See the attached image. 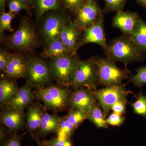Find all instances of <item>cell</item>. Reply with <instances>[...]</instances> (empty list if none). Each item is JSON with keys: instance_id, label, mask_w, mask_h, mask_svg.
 I'll return each instance as SVG.
<instances>
[{"instance_id": "cell-1", "label": "cell", "mask_w": 146, "mask_h": 146, "mask_svg": "<svg viewBox=\"0 0 146 146\" xmlns=\"http://www.w3.org/2000/svg\"><path fill=\"white\" fill-rule=\"evenodd\" d=\"M144 53L131 40L129 36L124 35L112 39L108 44L106 58L125 65L143 60Z\"/></svg>"}, {"instance_id": "cell-2", "label": "cell", "mask_w": 146, "mask_h": 146, "mask_svg": "<svg viewBox=\"0 0 146 146\" xmlns=\"http://www.w3.org/2000/svg\"><path fill=\"white\" fill-rule=\"evenodd\" d=\"M80 61L76 55L68 54L50 59L48 65L52 78L61 86L72 87Z\"/></svg>"}, {"instance_id": "cell-3", "label": "cell", "mask_w": 146, "mask_h": 146, "mask_svg": "<svg viewBox=\"0 0 146 146\" xmlns=\"http://www.w3.org/2000/svg\"><path fill=\"white\" fill-rule=\"evenodd\" d=\"M72 94L69 87L55 85H49L35 91V96L42 101L45 108L56 112L69 107Z\"/></svg>"}, {"instance_id": "cell-4", "label": "cell", "mask_w": 146, "mask_h": 146, "mask_svg": "<svg viewBox=\"0 0 146 146\" xmlns=\"http://www.w3.org/2000/svg\"><path fill=\"white\" fill-rule=\"evenodd\" d=\"M39 44L35 29L29 19L24 18L18 29L11 35L8 44L12 49L27 52L35 48Z\"/></svg>"}, {"instance_id": "cell-5", "label": "cell", "mask_w": 146, "mask_h": 146, "mask_svg": "<svg viewBox=\"0 0 146 146\" xmlns=\"http://www.w3.org/2000/svg\"><path fill=\"white\" fill-rule=\"evenodd\" d=\"M26 61L27 84L37 89L49 85L52 77L48 64L42 58L36 57L27 58Z\"/></svg>"}, {"instance_id": "cell-6", "label": "cell", "mask_w": 146, "mask_h": 146, "mask_svg": "<svg viewBox=\"0 0 146 146\" xmlns=\"http://www.w3.org/2000/svg\"><path fill=\"white\" fill-rule=\"evenodd\" d=\"M99 85L104 86L119 85L129 78L131 71L125 68L121 69L115 61L107 58H96Z\"/></svg>"}, {"instance_id": "cell-7", "label": "cell", "mask_w": 146, "mask_h": 146, "mask_svg": "<svg viewBox=\"0 0 146 146\" xmlns=\"http://www.w3.org/2000/svg\"><path fill=\"white\" fill-rule=\"evenodd\" d=\"M99 85L96 58L80 60L76 72L72 87L74 89L85 87L92 91Z\"/></svg>"}, {"instance_id": "cell-8", "label": "cell", "mask_w": 146, "mask_h": 146, "mask_svg": "<svg viewBox=\"0 0 146 146\" xmlns=\"http://www.w3.org/2000/svg\"><path fill=\"white\" fill-rule=\"evenodd\" d=\"M95 98L101 108L105 117L111 110L112 106L118 102L127 100V97L133 94L126 88L125 84L106 86L105 88L94 91Z\"/></svg>"}, {"instance_id": "cell-9", "label": "cell", "mask_w": 146, "mask_h": 146, "mask_svg": "<svg viewBox=\"0 0 146 146\" xmlns=\"http://www.w3.org/2000/svg\"><path fill=\"white\" fill-rule=\"evenodd\" d=\"M45 14L41 33L47 45L52 41L59 39L62 28L71 20L64 10L50 11Z\"/></svg>"}, {"instance_id": "cell-10", "label": "cell", "mask_w": 146, "mask_h": 146, "mask_svg": "<svg viewBox=\"0 0 146 146\" xmlns=\"http://www.w3.org/2000/svg\"><path fill=\"white\" fill-rule=\"evenodd\" d=\"M103 13L97 0H87L76 13L74 21L81 32L93 25Z\"/></svg>"}, {"instance_id": "cell-11", "label": "cell", "mask_w": 146, "mask_h": 146, "mask_svg": "<svg viewBox=\"0 0 146 146\" xmlns=\"http://www.w3.org/2000/svg\"><path fill=\"white\" fill-rule=\"evenodd\" d=\"M103 16V13L95 23L84 31L81 46L88 44H96L106 52L108 44L105 34Z\"/></svg>"}, {"instance_id": "cell-12", "label": "cell", "mask_w": 146, "mask_h": 146, "mask_svg": "<svg viewBox=\"0 0 146 146\" xmlns=\"http://www.w3.org/2000/svg\"><path fill=\"white\" fill-rule=\"evenodd\" d=\"M81 32L74 21H70L64 25L60 32L59 39L72 55L76 54L81 46Z\"/></svg>"}, {"instance_id": "cell-13", "label": "cell", "mask_w": 146, "mask_h": 146, "mask_svg": "<svg viewBox=\"0 0 146 146\" xmlns=\"http://www.w3.org/2000/svg\"><path fill=\"white\" fill-rule=\"evenodd\" d=\"M97 102L94 91L85 87L74 89L69 107L78 109L89 114L93 105Z\"/></svg>"}, {"instance_id": "cell-14", "label": "cell", "mask_w": 146, "mask_h": 146, "mask_svg": "<svg viewBox=\"0 0 146 146\" xmlns=\"http://www.w3.org/2000/svg\"><path fill=\"white\" fill-rule=\"evenodd\" d=\"M26 117L23 111L5 107L1 113L0 120L1 124L11 133L23 129Z\"/></svg>"}, {"instance_id": "cell-15", "label": "cell", "mask_w": 146, "mask_h": 146, "mask_svg": "<svg viewBox=\"0 0 146 146\" xmlns=\"http://www.w3.org/2000/svg\"><path fill=\"white\" fill-rule=\"evenodd\" d=\"M35 97L32 91V87L26 84L18 88L13 99L5 107L24 111L33 104Z\"/></svg>"}, {"instance_id": "cell-16", "label": "cell", "mask_w": 146, "mask_h": 146, "mask_svg": "<svg viewBox=\"0 0 146 146\" xmlns=\"http://www.w3.org/2000/svg\"><path fill=\"white\" fill-rule=\"evenodd\" d=\"M139 16L136 12L120 11L113 18L112 25L119 29L124 35L130 36Z\"/></svg>"}, {"instance_id": "cell-17", "label": "cell", "mask_w": 146, "mask_h": 146, "mask_svg": "<svg viewBox=\"0 0 146 146\" xmlns=\"http://www.w3.org/2000/svg\"><path fill=\"white\" fill-rule=\"evenodd\" d=\"M26 69V61L23 56L18 54H11L3 74L6 77L12 79L25 78Z\"/></svg>"}, {"instance_id": "cell-18", "label": "cell", "mask_w": 146, "mask_h": 146, "mask_svg": "<svg viewBox=\"0 0 146 146\" xmlns=\"http://www.w3.org/2000/svg\"><path fill=\"white\" fill-rule=\"evenodd\" d=\"M44 114L43 110L37 104H32L28 107L26 125L29 132L33 133L39 130Z\"/></svg>"}, {"instance_id": "cell-19", "label": "cell", "mask_w": 146, "mask_h": 146, "mask_svg": "<svg viewBox=\"0 0 146 146\" xmlns=\"http://www.w3.org/2000/svg\"><path fill=\"white\" fill-rule=\"evenodd\" d=\"M18 89L15 80L7 77L1 78L0 80V106H6L12 100Z\"/></svg>"}, {"instance_id": "cell-20", "label": "cell", "mask_w": 146, "mask_h": 146, "mask_svg": "<svg viewBox=\"0 0 146 146\" xmlns=\"http://www.w3.org/2000/svg\"><path fill=\"white\" fill-rule=\"evenodd\" d=\"M62 119V117L56 114L50 115L48 113H44L41 126L36 132L37 136L34 138L35 140L38 137H44L48 134L53 132L56 133Z\"/></svg>"}, {"instance_id": "cell-21", "label": "cell", "mask_w": 146, "mask_h": 146, "mask_svg": "<svg viewBox=\"0 0 146 146\" xmlns=\"http://www.w3.org/2000/svg\"><path fill=\"white\" fill-rule=\"evenodd\" d=\"M36 20H39L47 12L64 10L59 0H32Z\"/></svg>"}, {"instance_id": "cell-22", "label": "cell", "mask_w": 146, "mask_h": 146, "mask_svg": "<svg viewBox=\"0 0 146 146\" xmlns=\"http://www.w3.org/2000/svg\"><path fill=\"white\" fill-rule=\"evenodd\" d=\"M129 37L144 53H146V23L140 16Z\"/></svg>"}, {"instance_id": "cell-23", "label": "cell", "mask_w": 146, "mask_h": 146, "mask_svg": "<svg viewBox=\"0 0 146 146\" xmlns=\"http://www.w3.org/2000/svg\"><path fill=\"white\" fill-rule=\"evenodd\" d=\"M70 54L60 39L52 41L46 45L42 56L46 58H54L65 54Z\"/></svg>"}, {"instance_id": "cell-24", "label": "cell", "mask_w": 146, "mask_h": 146, "mask_svg": "<svg viewBox=\"0 0 146 146\" xmlns=\"http://www.w3.org/2000/svg\"><path fill=\"white\" fill-rule=\"evenodd\" d=\"M98 129L108 128V124L106 121L101 108L97 101L95 103L89 114L88 119Z\"/></svg>"}, {"instance_id": "cell-25", "label": "cell", "mask_w": 146, "mask_h": 146, "mask_svg": "<svg viewBox=\"0 0 146 146\" xmlns=\"http://www.w3.org/2000/svg\"><path fill=\"white\" fill-rule=\"evenodd\" d=\"M76 129L75 127L68 121L65 116L62 117L55 133L58 138L68 139L71 138Z\"/></svg>"}, {"instance_id": "cell-26", "label": "cell", "mask_w": 146, "mask_h": 146, "mask_svg": "<svg viewBox=\"0 0 146 146\" xmlns=\"http://www.w3.org/2000/svg\"><path fill=\"white\" fill-rule=\"evenodd\" d=\"M89 114L82 110L78 109H70L68 115L65 116L66 119L76 129L85 120L88 119Z\"/></svg>"}, {"instance_id": "cell-27", "label": "cell", "mask_w": 146, "mask_h": 146, "mask_svg": "<svg viewBox=\"0 0 146 146\" xmlns=\"http://www.w3.org/2000/svg\"><path fill=\"white\" fill-rule=\"evenodd\" d=\"M135 97L136 99V101L131 103L129 104L135 114L146 119V95H144L141 91Z\"/></svg>"}, {"instance_id": "cell-28", "label": "cell", "mask_w": 146, "mask_h": 146, "mask_svg": "<svg viewBox=\"0 0 146 146\" xmlns=\"http://www.w3.org/2000/svg\"><path fill=\"white\" fill-rule=\"evenodd\" d=\"M15 14L9 12L4 11L1 13L0 16V35L1 42L3 39V33L5 31L12 32L13 29L11 27V22L15 18Z\"/></svg>"}, {"instance_id": "cell-29", "label": "cell", "mask_w": 146, "mask_h": 146, "mask_svg": "<svg viewBox=\"0 0 146 146\" xmlns=\"http://www.w3.org/2000/svg\"><path fill=\"white\" fill-rule=\"evenodd\" d=\"M136 71V74L129 77V81L134 86L141 88L146 84V66L140 67Z\"/></svg>"}, {"instance_id": "cell-30", "label": "cell", "mask_w": 146, "mask_h": 146, "mask_svg": "<svg viewBox=\"0 0 146 146\" xmlns=\"http://www.w3.org/2000/svg\"><path fill=\"white\" fill-rule=\"evenodd\" d=\"M63 9L75 14L82 8L87 0H59Z\"/></svg>"}, {"instance_id": "cell-31", "label": "cell", "mask_w": 146, "mask_h": 146, "mask_svg": "<svg viewBox=\"0 0 146 146\" xmlns=\"http://www.w3.org/2000/svg\"><path fill=\"white\" fill-rule=\"evenodd\" d=\"M36 141L41 146H74L71 138L63 139L56 137L49 140L41 141L39 139Z\"/></svg>"}, {"instance_id": "cell-32", "label": "cell", "mask_w": 146, "mask_h": 146, "mask_svg": "<svg viewBox=\"0 0 146 146\" xmlns=\"http://www.w3.org/2000/svg\"><path fill=\"white\" fill-rule=\"evenodd\" d=\"M105 7L103 12L105 13L122 11L127 0H104Z\"/></svg>"}, {"instance_id": "cell-33", "label": "cell", "mask_w": 146, "mask_h": 146, "mask_svg": "<svg viewBox=\"0 0 146 146\" xmlns=\"http://www.w3.org/2000/svg\"><path fill=\"white\" fill-rule=\"evenodd\" d=\"M7 5L9 9V11L15 15L23 10H26L29 13L31 12V9L21 0H9Z\"/></svg>"}, {"instance_id": "cell-34", "label": "cell", "mask_w": 146, "mask_h": 146, "mask_svg": "<svg viewBox=\"0 0 146 146\" xmlns=\"http://www.w3.org/2000/svg\"><path fill=\"white\" fill-rule=\"evenodd\" d=\"M125 118L123 115L112 112L106 119L108 124L114 126H119L123 124Z\"/></svg>"}, {"instance_id": "cell-35", "label": "cell", "mask_w": 146, "mask_h": 146, "mask_svg": "<svg viewBox=\"0 0 146 146\" xmlns=\"http://www.w3.org/2000/svg\"><path fill=\"white\" fill-rule=\"evenodd\" d=\"M11 54L4 50L3 49H0V71L3 74L6 67L8 63Z\"/></svg>"}, {"instance_id": "cell-36", "label": "cell", "mask_w": 146, "mask_h": 146, "mask_svg": "<svg viewBox=\"0 0 146 146\" xmlns=\"http://www.w3.org/2000/svg\"><path fill=\"white\" fill-rule=\"evenodd\" d=\"M2 146H22L21 136L18 135L17 131L14 132Z\"/></svg>"}, {"instance_id": "cell-37", "label": "cell", "mask_w": 146, "mask_h": 146, "mask_svg": "<svg viewBox=\"0 0 146 146\" xmlns=\"http://www.w3.org/2000/svg\"><path fill=\"white\" fill-rule=\"evenodd\" d=\"M127 103V100L118 102L112 106L111 110L117 114L123 115L126 111V106Z\"/></svg>"}, {"instance_id": "cell-38", "label": "cell", "mask_w": 146, "mask_h": 146, "mask_svg": "<svg viewBox=\"0 0 146 146\" xmlns=\"http://www.w3.org/2000/svg\"><path fill=\"white\" fill-rule=\"evenodd\" d=\"M9 133H11L8 129L3 125L1 124L0 127V144L1 146L5 143L10 137L9 136Z\"/></svg>"}, {"instance_id": "cell-39", "label": "cell", "mask_w": 146, "mask_h": 146, "mask_svg": "<svg viewBox=\"0 0 146 146\" xmlns=\"http://www.w3.org/2000/svg\"><path fill=\"white\" fill-rule=\"evenodd\" d=\"M7 0H0V11L1 13L5 11V9L7 4Z\"/></svg>"}, {"instance_id": "cell-40", "label": "cell", "mask_w": 146, "mask_h": 146, "mask_svg": "<svg viewBox=\"0 0 146 146\" xmlns=\"http://www.w3.org/2000/svg\"><path fill=\"white\" fill-rule=\"evenodd\" d=\"M25 3L30 9H33V3L32 0H21Z\"/></svg>"}, {"instance_id": "cell-41", "label": "cell", "mask_w": 146, "mask_h": 146, "mask_svg": "<svg viewBox=\"0 0 146 146\" xmlns=\"http://www.w3.org/2000/svg\"><path fill=\"white\" fill-rule=\"evenodd\" d=\"M135 1L146 9V0H135Z\"/></svg>"}]
</instances>
